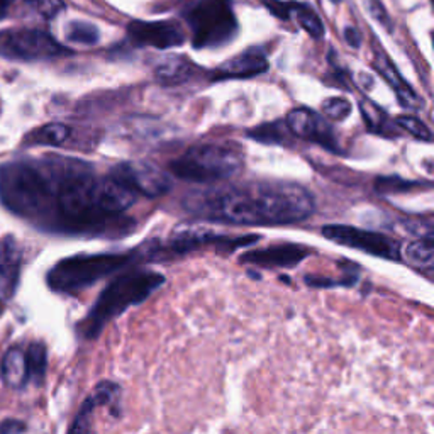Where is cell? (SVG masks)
<instances>
[{"label": "cell", "mask_w": 434, "mask_h": 434, "mask_svg": "<svg viewBox=\"0 0 434 434\" xmlns=\"http://www.w3.org/2000/svg\"><path fill=\"white\" fill-rule=\"evenodd\" d=\"M51 190L43 223L56 231L122 236L134 224L122 217L136 194L110 176H97L73 159H50Z\"/></svg>", "instance_id": "6da1fadb"}, {"label": "cell", "mask_w": 434, "mask_h": 434, "mask_svg": "<svg viewBox=\"0 0 434 434\" xmlns=\"http://www.w3.org/2000/svg\"><path fill=\"white\" fill-rule=\"evenodd\" d=\"M189 212L236 226L294 224L314 214V197L290 181H251L241 187L211 189L185 199Z\"/></svg>", "instance_id": "7a4b0ae2"}, {"label": "cell", "mask_w": 434, "mask_h": 434, "mask_svg": "<svg viewBox=\"0 0 434 434\" xmlns=\"http://www.w3.org/2000/svg\"><path fill=\"white\" fill-rule=\"evenodd\" d=\"M163 283L165 277L148 270H131L114 278L78 324V333L87 339L97 338L109 321L121 316L132 305L143 302Z\"/></svg>", "instance_id": "3957f363"}, {"label": "cell", "mask_w": 434, "mask_h": 434, "mask_svg": "<svg viewBox=\"0 0 434 434\" xmlns=\"http://www.w3.org/2000/svg\"><path fill=\"white\" fill-rule=\"evenodd\" d=\"M51 190L50 163L43 166L12 163L0 168V199L16 214L41 221L46 216Z\"/></svg>", "instance_id": "277c9868"}, {"label": "cell", "mask_w": 434, "mask_h": 434, "mask_svg": "<svg viewBox=\"0 0 434 434\" xmlns=\"http://www.w3.org/2000/svg\"><path fill=\"white\" fill-rule=\"evenodd\" d=\"M243 154L226 143H202L187 149L170 163V170L181 180L196 184H217L241 174Z\"/></svg>", "instance_id": "5b68a950"}, {"label": "cell", "mask_w": 434, "mask_h": 434, "mask_svg": "<svg viewBox=\"0 0 434 434\" xmlns=\"http://www.w3.org/2000/svg\"><path fill=\"white\" fill-rule=\"evenodd\" d=\"M132 261V255H77L58 261L48 273V285L63 294H75L112 275Z\"/></svg>", "instance_id": "8992f818"}, {"label": "cell", "mask_w": 434, "mask_h": 434, "mask_svg": "<svg viewBox=\"0 0 434 434\" xmlns=\"http://www.w3.org/2000/svg\"><path fill=\"white\" fill-rule=\"evenodd\" d=\"M185 17L192 33V44L197 50L224 46L238 33L231 0H201L189 9Z\"/></svg>", "instance_id": "52a82bcc"}, {"label": "cell", "mask_w": 434, "mask_h": 434, "mask_svg": "<svg viewBox=\"0 0 434 434\" xmlns=\"http://www.w3.org/2000/svg\"><path fill=\"white\" fill-rule=\"evenodd\" d=\"M72 55V51L56 41L50 33L41 29L0 31V56L11 60H55Z\"/></svg>", "instance_id": "ba28073f"}, {"label": "cell", "mask_w": 434, "mask_h": 434, "mask_svg": "<svg viewBox=\"0 0 434 434\" xmlns=\"http://www.w3.org/2000/svg\"><path fill=\"white\" fill-rule=\"evenodd\" d=\"M322 234L329 241L338 245L355 248L363 253H369L385 260H398L401 258V246L396 239L385 236V234L365 231V229L351 228V226L333 224L322 228Z\"/></svg>", "instance_id": "9c48e42d"}, {"label": "cell", "mask_w": 434, "mask_h": 434, "mask_svg": "<svg viewBox=\"0 0 434 434\" xmlns=\"http://www.w3.org/2000/svg\"><path fill=\"white\" fill-rule=\"evenodd\" d=\"M109 176L131 192L149 199L165 196L171 189L170 176L148 162H124L114 168Z\"/></svg>", "instance_id": "30bf717a"}, {"label": "cell", "mask_w": 434, "mask_h": 434, "mask_svg": "<svg viewBox=\"0 0 434 434\" xmlns=\"http://www.w3.org/2000/svg\"><path fill=\"white\" fill-rule=\"evenodd\" d=\"M285 122L292 134H295L297 138L324 146L329 152H339V143L336 139L331 124L322 116H319L317 112H314V110L307 107H297L290 110Z\"/></svg>", "instance_id": "8fae6325"}, {"label": "cell", "mask_w": 434, "mask_h": 434, "mask_svg": "<svg viewBox=\"0 0 434 434\" xmlns=\"http://www.w3.org/2000/svg\"><path fill=\"white\" fill-rule=\"evenodd\" d=\"M127 36L136 46H152L157 50L176 48L185 43V34L171 21H132L127 24Z\"/></svg>", "instance_id": "7c38bea8"}, {"label": "cell", "mask_w": 434, "mask_h": 434, "mask_svg": "<svg viewBox=\"0 0 434 434\" xmlns=\"http://www.w3.org/2000/svg\"><path fill=\"white\" fill-rule=\"evenodd\" d=\"M311 255V250L302 245H277L255 250L243 255L241 261L263 268H292Z\"/></svg>", "instance_id": "4fadbf2b"}, {"label": "cell", "mask_w": 434, "mask_h": 434, "mask_svg": "<svg viewBox=\"0 0 434 434\" xmlns=\"http://www.w3.org/2000/svg\"><path fill=\"white\" fill-rule=\"evenodd\" d=\"M22 253L12 236L0 239V300H11L21 277Z\"/></svg>", "instance_id": "5bb4252c"}, {"label": "cell", "mask_w": 434, "mask_h": 434, "mask_svg": "<svg viewBox=\"0 0 434 434\" xmlns=\"http://www.w3.org/2000/svg\"><path fill=\"white\" fill-rule=\"evenodd\" d=\"M268 70V61L260 48L239 53L238 56L228 60L212 73V80H233V78H251L265 73Z\"/></svg>", "instance_id": "9a60e30c"}, {"label": "cell", "mask_w": 434, "mask_h": 434, "mask_svg": "<svg viewBox=\"0 0 434 434\" xmlns=\"http://www.w3.org/2000/svg\"><path fill=\"white\" fill-rule=\"evenodd\" d=\"M374 66L379 70L380 75H382V77L387 80L388 83H391L393 90H396L397 99H398V102H401L402 107L414 110V112L424 109V100L420 99L418 94H416L413 88L407 85V82L401 77V73L397 72V68L392 65L391 58L385 55L382 48H376L375 50Z\"/></svg>", "instance_id": "2e32d148"}, {"label": "cell", "mask_w": 434, "mask_h": 434, "mask_svg": "<svg viewBox=\"0 0 434 434\" xmlns=\"http://www.w3.org/2000/svg\"><path fill=\"white\" fill-rule=\"evenodd\" d=\"M228 236H219V234L211 231V229L201 228V226H180L175 229L174 236L170 239L171 253H189L190 250L209 243H224Z\"/></svg>", "instance_id": "e0dca14e"}, {"label": "cell", "mask_w": 434, "mask_h": 434, "mask_svg": "<svg viewBox=\"0 0 434 434\" xmlns=\"http://www.w3.org/2000/svg\"><path fill=\"white\" fill-rule=\"evenodd\" d=\"M117 396V387L110 382L100 383L95 388L94 393L83 402V406L80 407L77 418H75L72 429L68 434H88L90 433V424H92V414H94L95 407L105 406L112 402V398Z\"/></svg>", "instance_id": "ac0fdd59"}, {"label": "cell", "mask_w": 434, "mask_h": 434, "mask_svg": "<svg viewBox=\"0 0 434 434\" xmlns=\"http://www.w3.org/2000/svg\"><path fill=\"white\" fill-rule=\"evenodd\" d=\"M192 70L194 65L187 58L170 55L159 61L157 68H154V78L165 87L180 85V83L187 82L192 77Z\"/></svg>", "instance_id": "d6986e66"}, {"label": "cell", "mask_w": 434, "mask_h": 434, "mask_svg": "<svg viewBox=\"0 0 434 434\" xmlns=\"http://www.w3.org/2000/svg\"><path fill=\"white\" fill-rule=\"evenodd\" d=\"M2 379L9 387L21 388L29 380L26 353L21 348H9L2 360Z\"/></svg>", "instance_id": "ffe728a7"}, {"label": "cell", "mask_w": 434, "mask_h": 434, "mask_svg": "<svg viewBox=\"0 0 434 434\" xmlns=\"http://www.w3.org/2000/svg\"><path fill=\"white\" fill-rule=\"evenodd\" d=\"M248 136L251 139L258 141L263 144H289L292 132L287 126L285 121H273V122H265L260 126L253 127L251 131H248Z\"/></svg>", "instance_id": "44dd1931"}, {"label": "cell", "mask_w": 434, "mask_h": 434, "mask_svg": "<svg viewBox=\"0 0 434 434\" xmlns=\"http://www.w3.org/2000/svg\"><path fill=\"white\" fill-rule=\"evenodd\" d=\"M404 258L407 263L414 265V267L426 268L431 267L434 260V239L433 236H426L416 239V241L409 243L404 250Z\"/></svg>", "instance_id": "7402d4cb"}, {"label": "cell", "mask_w": 434, "mask_h": 434, "mask_svg": "<svg viewBox=\"0 0 434 434\" xmlns=\"http://www.w3.org/2000/svg\"><path fill=\"white\" fill-rule=\"evenodd\" d=\"M70 136V127L60 122H51L46 126L39 127V129L33 131L26 138V143L29 144H50V146H58L65 143L66 138Z\"/></svg>", "instance_id": "603a6c76"}, {"label": "cell", "mask_w": 434, "mask_h": 434, "mask_svg": "<svg viewBox=\"0 0 434 434\" xmlns=\"http://www.w3.org/2000/svg\"><path fill=\"white\" fill-rule=\"evenodd\" d=\"M66 39L73 44L94 46L99 43V29L85 21H72L66 26Z\"/></svg>", "instance_id": "cb8c5ba5"}, {"label": "cell", "mask_w": 434, "mask_h": 434, "mask_svg": "<svg viewBox=\"0 0 434 434\" xmlns=\"http://www.w3.org/2000/svg\"><path fill=\"white\" fill-rule=\"evenodd\" d=\"M297 22L302 28L309 36L314 39H321L322 34H324V24H322L321 17L316 14V11L309 9L304 4H299L294 12Z\"/></svg>", "instance_id": "d4e9b609"}, {"label": "cell", "mask_w": 434, "mask_h": 434, "mask_svg": "<svg viewBox=\"0 0 434 434\" xmlns=\"http://www.w3.org/2000/svg\"><path fill=\"white\" fill-rule=\"evenodd\" d=\"M26 361H28V374L29 379L41 382L46 374V349L41 343H33L26 353Z\"/></svg>", "instance_id": "484cf974"}, {"label": "cell", "mask_w": 434, "mask_h": 434, "mask_svg": "<svg viewBox=\"0 0 434 434\" xmlns=\"http://www.w3.org/2000/svg\"><path fill=\"white\" fill-rule=\"evenodd\" d=\"M360 110H361L363 121L366 122V126L370 127V131L385 132L388 129L387 114H385L383 110H380L376 105L371 104V102H361Z\"/></svg>", "instance_id": "4316f807"}, {"label": "cell", "mask_w": 434, "mask_h": 434, "mask_svg": "<svg viewBox=\"0 0 434 434\" xmlns=\"http://www.w3.org/2000/svg\"><path fill=\"white\" fill-rule=\"evenodd\" d=\"M396 124L401 129H404L406 132H409L411 136H414L416 139L420 141H433V134L431 129L424 124L420 119L413 117V116H401L396 119Z\"/></svg>", "instance_id": "83f0119b"}, {"label": "cell", "mask_w": 434, "mask_h": 434, "mask_svg": "<svg viewBox=\"0 0 434 434\" xmlns=\"http://www.w3.org/2000/svg\"><path fill=\"white\" fill-rule=\"evenodd\" d=\"M419 181H409L402 180L398 176H382V179H376L375 189L380 194H397V192H407V190H413L419 187Z\"/></svg>", "instance_id": "f1b7e54d"}, {"label": "cell", "mask_w": 434, "mask_h": 434, "mask_svg": "<svg viewBox=\"0 0 434 434\" xmlns=\"http://www.w3.org/2000/svg\"><path fill=\"white\" fill-rule=\"evenodd\" d=\"M322 112L334 121H344L351 114V104L341 97H331L322 104Z\"/></svg>", "instance_id": "f546056e"}, {"label": "cell", "mask_w": 434, "mask_h": 434, "mask_svg": "<svg viewBox=\"0 0 434 434\" xmlns=\"http://www.w3.org/2000/svg\"><path fill=\"white\" fill-rule=\"evenodd\" d=\"M265 7L272 12L273 16L282 21H290L294 17V12L299 4L297 2H283V0H261Z\"/></svg>", "instance_id": "4dcf8cb0"}, {"label": "cell", "mask_w": 434, "mask_h": 434, "mask_svg": "<svg viewBox=\"0 0 434 434\" xmlns=\"http://www.w3.org/2000/svg\"><path fill=\"white\" fill-rule=\"evenodd\" d=\"M365 6H366V11H369V14L374 17L379 24H382L383 28L388 31V33H392L391 17H388L387 11H385V7L382 6V2H380V0H365Z\"/></svg>", "instance_id": "1f68e13d"}, {"label": "cell", "mask_w": 434, "mask_h": 434, "mask_svg": "<svg viewBox=\"0 0 434 434\" xmlns=\"http://www.w3.org/2000/svg\"><path fill=\"white\" fill-rule=\"evenodd\" d=\"M26 2L46 17L56 16L61 9H63V2H61V0H26Z\"/></svg>", "instance_id": "d6a6232c"}, {"label": "cell", "mask_w": 434, "mask_h": 434, "mask_svg": "<svg viewBox=\"0 0 434 434\" xmlns=\"http://www.w3.org/2000/svg\"><path fill=\"white\" fill-rule=\"evenodd\" d=\"M22 431H24V424L16 419L4 420V423L0 424V434H21Z\"/></svg>", "instance_id": "836d02e7"}, {"label": "cell", "mask_w": 434, "mask_h": 434, "mask_svg": "<svg viewBox=\"0 0 434 434\" xmlns=\"http://www.w3.org/2000/svg\"><path fill=\"white\" fill-rule=\"evenodd\" d=\"M344 39H346V43L351 48H360L361 46V34L358 33L356 28H349L344 29Z\"/></svg>", "instance_id": "e575fe53"}, {"label": "cell", "mask_w": 434, "mask_h": 434, "mask_svg": "<svg viewBox=\"0 0 434 434\" xmlns=\"http://www.w3.org/2000/svg\"><path fill=\"white\" fill-rule=\"evenodd\" d=\"M9 2H11V0H0V16L6 14V9L9 6Z\"/></svg>", "instance_id": "d590c367"}, {"label": "cell", "mask_w": 434, "mask_h": 434, "mask_svg": "<svg viewBox=\"0 0 434 434\" xmlns=\"http://www.w3.org/2000/svg\"><path fill=\"white\" fill-rule=\"evenodd\" d=\"M331 2H333V4H338V2H341V0H331Z\"/></svg>", "instance_id": "8d00e7d4"}]
</instances>
